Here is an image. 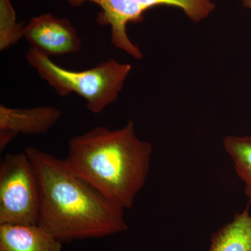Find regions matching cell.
Returning <instances> with one entry per match:
<instances>
[{
  "mask_svg": "<svg viewBox=\"0 0 251 251\" xmlns=\"http://www.w3.org/2000/svg\"><path fill=\"white\" fill-rule=\"evenodd\" d=\"M209 251H251V209L249 206L213 234Z\"/></svg>",
  "mask_w": 251,
  "mask_h": 251,
  "instance_id": "9c48e42d",
  "label": "cell"
},
{
  "mask_svg": "<svg viewBox=\"0 0 251 251\" xmlns=\"http://www.w3.org/2000/svg\"><path fill=\"white\" fill-rule=\"evenodd\" d=\"M40 188L26 153H7L0 163V225H38Z\"/></svg>",
  "mask_w": 251,
  "mask_h": 251,
  "instance_id": "277c9868",
  "label": "cell"
},
{
  "mask_svg": "<svg viewBox=\"0 0 251 251\" xmlns=\"http://www.w3.org/2000/svg\"><path fill=\"white\" fill-rule=\"evenodd\" d=\"M40 188L38 225L60 242L114 235L128 230L125 209L75 174L64 160L28 147Z\"/></svg>",
  "mask_w": 251,
  "mask_h": 251,
  "instance_id": "6da1fadb",
  "label": "cell"
},
{
  "mask_svg": "<svg viewBox=\"0 0 251 251\" xmlns=\"http://www.w3.org/2000/svg\"><path fill=\"white\" fill-rule=\"evenodd\" d=\"M223 145L233 162L236 174L244 184L247 206L251 209V136L228 135Z\"/></svg>",
  "mask_w": 251,
  "mask_h": 251,
  "instance_id": "30bf717a",
  "label": "cell"
},
{
  "mask_svg": "<svg viewBox=\"0 0 251 251\" xmlns=\"http://www.w3.org/2000/svg\"><path fill=\"white\" fill-rule=\"evenodd\" d=\"M16 134L8 130H0V151H4L9 143L16 138Z\"/></svg>",
  "mask_w": 251,
  "mask_h": 251,
  "instance_id": "4fadbf2b",
  "label": "cell"
},
{
  "mask_svg": "<svg viewBox=\"0 0 251 251\" xmlns=\"http://www.w3.org/2000/svg\"><path fill=\"white\" fill-rule=\"evenodd\" d=\"M152 152L151 144L137 137L130 120L117 129L97 126L74 137L64 160L109 201L128 209L146 183Z\"/></svg>",
  "mask_w": 251,
  "mask_h": 251,
  "instance_id": "7a4b0ae2",
  "label": "cell"
},
{
  "mask_svg": "<svg viewBox=\"0 0 251 251\" xmlns=\"http://www.w3.org/2000/svg\"><path fill=\"white\" fill-rule=\"evenodd\" d=\"M61 117V112L52 106L12 108L0 105V130L15 134L39 135L52 128Z\"/></svg>",
  "mask_w": 251,
  "mask_h": 251,
  "instance_id": "52a82bcc",
  "label": "cell"
},
{
  "mask_svg": "<svg viewBox=\"0 0 251 251\" xmlns=\"http://www.w3.org/2000/svg\"><path fill=\"white\" fill-rule=\"evenodd\" d=\"M23 23H17L10 0H0V50L14 45L23 36Z\"/></svg>",
  "mask_w": 251,
  "mask_h": 251,
  "instance_id": "7c38bea8",
  "label": "cell"
},
{
  "mask_svg": "<svg viewBox=\"0 0 251 251\" xmlns=\"http://www.w3.org/2000/svg\"><path fill=\"white\" fill-rule=\"evenodd\" d=\"M73 6H81L86 1L98 4L101 8L97 21L100 25L111 27V41L117 49L125 51L135 59L143 58L138 46L130 40L127 34L128 23L143 22V14L133 0H66Z\"/></svg>",
  "mask_w": 251,
  "mask_h": 251,
  "instance_id": "8992f818",
  "label": "cell"
},
{
  "mask_svg": "<svg viewBox=\"0 0 251 251\" xmlns=\"http://www.w3.org/2000/svg\"><path fill=\"white\" fill-rule=\"evenodd\" d=\"M26 58L39 76L57 94L67 97L75 93L87 102V108L94 114L103 111L116 101L131 71L129 64L110 59L88 70L75 72L55 64L48 56L30 48Z\"/></svg>",
  "mask_w": 251,
  "mask_h": 251,
  "instance_id": "3957f363",
  "label": "cell"
},
{
  "mask_svg": "<svg viewBox=\"0 0 251 251\" xmlns=\"http://www.w3.org/2000/svg\"><path fill=\"white\" fill-rule=\"evenodd\" d=\"M135 6L145 12L157 6H170L179 8L188 18L195 23H199L207 18L216 9L211 0H133Z\"/></svg>",
  "mask_w": 251,
  "mask_h": 251,
  "instance_id": "8fae6325",
  "label": "cell"
},
{
  "mask_svg": "<svg viewBox=\"0 0 251 251\" xmlns=\"http://www.w3.org/2000/svg\"><path fill=\"white\" fill-rule=\"evenodd\" d=\"M243 6L251 10V0H242Z\"/></svg>",
  "mask_w": 251,
  "mask_h": 251,
  "instance_id": "5bb4252c",
  "label": "cell"
},
{
  "mask_svg": "<svg viewBox=\"0 0 251 251\" xmlns=\"http://www.w3.org/2000/svg\"><path fill=\"white\" fill-rule=\"evenodd\" d=\"M23 36L31 49L49 57L79 52L82 46L70 21L50 14L31 18L25 26Z\"/></svg>",
  "mask_w": 251,
  "mask_h": 251,
  "instance_id": "5b68a950",
  "label": "cell"
},
{
  "mask_svg": "<svg viewBox=\"0 0 251 251\" xmlns=\"http://www.w3.org/2000/svg\"><path fill=\"white\" fill-rule=\"evenodd\" d=\"M62 244L39 225H0V251H62Z\"/></svg>",
  "mask_w": 251,
  "mask_h": 251,
  "instance_id": "ba28073f",
  "label": "cell"
}]
</instances>
